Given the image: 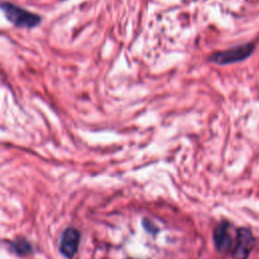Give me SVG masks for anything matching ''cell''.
I'll return each instance as SVG.
<instances>
[{"label": "cell", "mask_w": 259, "mask_h": 259, "mask_svg": "<svg viewBox=\"0 0 259 259\" xmlns=\"http://www.w3.org/2000/svg\"><path fill=\"white\" fill-rule=\"evenodd\" d=\"M255 49L253 44H245L237 46L226 51L218 52L209 57V61L218 65H229L241 62L251 56Z\"/></svg>", "instance_id": "7a4b0ae2"}, {"label": "cell", "mask_w": 259, "mask_h": 259, "mask_svg": "<svg viewBox=\"0 0 259 259\" xmlns=\"http://www.w3.org/2000/svg\"><path fill=\"white\" fill-rule=\"evenodd\" d=\"M0 9L4 12L6 18L19 28L33 29L40 25L41 18L22 8H19L11 3H3Z\"/></svg>", "instance_id": "6da1fadb"}, {"label": "cell", "mask_w": 259, "mask_h": 259, "mask_svg": "<svg viewBox=\"0 0 259 259\" xmlns=\"http://www.w3.org/2000/svg\"><path fill=\"white\" fill-rule=\"evenodd\" d=\"M143 225H144V228H145L147 231H149V232H151V233H156V232H157L156 226H154L151 221H148L147 219H145V220L143 221Z\"/></svg>", "instance_id": "52a82bcc"}, {"label": "cell", "mask_w": 259, "mask_h": 259, "mask_svg": "<svg viewBox=\"0 0 259 259\" xmlns=\"http://www.w3.org/2000/svg\"><path fill=\"white\" fill-rule=\"evenodd\" d=\"M230 225L222 222L214 229V242L219 252H228L232 247V237L229 232Z\"/></svg>", "instance_id": "5b68a950"}, {"label": "cell", "mask_w": 259, "mask_h": 259, "mask_svg": "<svg viewBox=\"0 0 259 259\" xmlns=\"http://www.w3.org/2000/svg\"><path fill=\"white\" fill-rule=\"evenodd\" d=\"M254 246L252 233L246 228H240L237 233V244L233 251L234 259H248Z\"/></svg>", "instance_id": "277c9868"}, {"label": "cell", "mask_w": 259, "mask_h": 259, "mask_svg": "<svg viewBox=\"0 0 259 259\" xmlns=\"http://www.w3.org/2000/svg\"><path fill=\"white\" fill-rule=\"evenodd\" d=\"M80 233L74 228L66 229L60 239V252L68 259L73 258L78 251Z\"/></svg>", "instance_id": "3957f363"}, {"label": "cell", "mask_w": 259, "mask_h": 259, "mask_svg": "<svg viewBox=\"0 0 259 259\" xmlns=\"http://www.w3.org/2000/svg\"><path fill=\"white\" fill-rule=\"evenodd\" d=\"M13 247L16 253H18L19 255H27L32 251V246L25 239H18L13 244Z\"/></svg>", "instance_id": "8992f818"}]
</instances>
